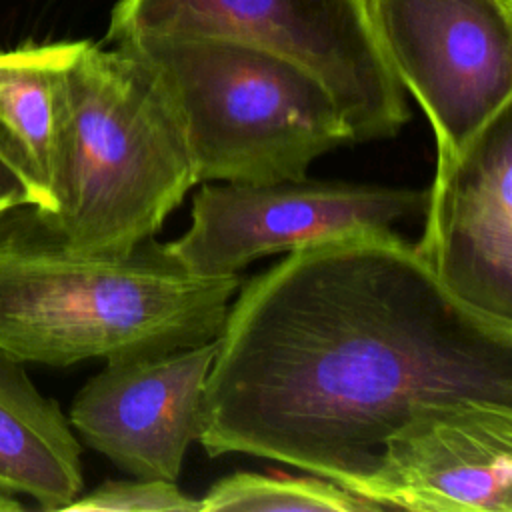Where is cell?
Wrapping results in <instances>:
<instances>
[{
	"instance_id": "7a4b0ae2",
	"label": "cell",
	"mask_w": 512,
	"mask_h": 512,
	"mask_svg": "<svg viewBox=\"0 0 512 512\" xmlns=\"http://www.w3.org/2000/svg\"><path fill=\"white\" fill-rule=\"evenodd\" d=\"M242 280L184 270L154 238L124 258L66 250L34 204L0 212V352L48 366L216 338Z\"/></svg>"
},
{
	"instance_id": "5bb4252c",
	"label": "cell",
	"mask_w": 512,
	"mask_h": 512,
	"mask_svg": "<svg viewBox=\"0 0 512 512\" xmlns=\"http://www.w3.org/2000/svg\"><path fill=\"white\" fill-rule=\"evenodd\" d=\"M66 510L74 512H200V500L182 492L176 482L158 478L108 480L80 492Z\"/></svg>"
},
{
	"instance_id": "277c9868",
	"label": "cell",
	"mask_w": 512,
	"mask_h": 512,
	"mask_svg": "<svg viewBox=\"0 0 512 512\" xmlns=\"http://www.w3.org/2000/svg\"><path fill=\"white\" fill-rule=\"evenodd\" d=\"M144 58L180 118L196 184L302 180L354 144L326 86L296 62L230 38L142 36Z\"/></svg>"
},
{
	"instance_id": "2e32d148",
	"label": "cell",
	"mask_w": 512,
	"mask_h": 512,
	"mask_svg": "<svg viewBox=\"0 0 512 512\" xmlns=\"http://www.w3.org/2000/svg\"><path fill=\"white\" fill-rule=\"evenodd\" d=\"M22 510V502L16 500V496L0 494V512H16Z\"/></svg>"
},
{
	"instance_id": "9c48e42d",
	"label": "cell",
	"mask_w": 512,
	"mask_h": 512,
	"mask_svg": "<svg viewBox=\"0 0 512 512\" xmlns=\"http://www.w3.org/2000/svg\"><path fill=\"white\" fill-rule=\"evenodd\" d=\"M216 338L162 354L106 360L76 394L68 420L80 438L134 478L176 482L204 418Z\"/></svg>"
},
{
	"instance_id": "3957f363",
	"label": "cell",
	"mask_w": 512,
	"mask_h": 512,
	"mask_svg": "<svg viewBox=\"0 0 512 512\" xmlns=\"http://www.w3.org/2000/svg\"><path fill=\"white\" fill-rule=\"evenodd\" d=\"M196 184L176 108L136 52L78 40L62 72L56 208L42 214L80 256L124 258Z\"/></svg>"
},
{
	"instance_id": "7c38bea8",
	"label": "cell",
	"mask_w": 512,
	"mask_h": 512,
	"mask_svg": "<svg viewBox=\"0 0 512 512\" xmlns=\"http://www.w3.org/2000/svg\"><path fill=\"white\" fill-rule=\"evenodd\" d=\"M76 44L0 50V162L42 214L56 208L60 88Z\"/></svg>"
},
{
	"instance_id": "8fae6325",
	"label": "cell",
	"mask_w": 512,
	"mask_h": 512,
	"mask_svg": "<svg viewBox=\"0 0 512 512\" xmlns=\"http://www.w3.org/2000/svg\"><path fill=\"white\" fill-rule=\"evenodd\" d=\"M82 488V448L68 416L34 386L24 362L0 352V494L66 510Z\"/></svg>"
},
{
	"instance_id": "6da1fadb",
	"label": "cell",
	"mask_w": 512,
	"mask_h": 512,
	"mask_svg": "<svg viewBox=\"0 0 512 512\" xmlns=\"http://www.w3.org/2000/svg\"><path fill=\"white\" fill-rule=\"evenodd\" d=\"M240 284L206 378L198 442L356 494L422 406L512 404V322L456 298L394 230L286 252Z\"/></svg>"
},
{
	"instance_id": "ba28073f",
	"label": "cell",
	"mask_w": 512,
	"mask_h": 512,
	"mask_svg": "<svg viewBox=\"0 0 512 512\" xmlns=\"http://www.w3.org/2000/svg\"><path fill=\"white\" fill-rule=\"evenodd\" d=\"M356 494L380 510L512 512V404L422 406L388 436Z\"/></svg>"
},
{
	"instance_id": "e0dca14e",
	"label": "cell",
	"mask_w": 512,
	"mask_h": 512,
	"mask_svg": "<svg viewBox=\"0 0 512 512\" xmlns=\"http://www.w3.org/2000/svg\"><path fill=\"white\" fill-rule=\"evenodd\" d=\"M506 2H510V4H512V0H506Z\"/></svg>"
},
{
	"instance_id": "9a60e30c",
	"label": "cell",
	"mask_w": 512,
	"mask_h": 512,
	"mask_svg": "<svg viewBox=\"0 0 512 512\" xmlns=\"http://www.w3.org/2000/svg\"><path fill=\"white\" fill-rule=\"evenodd\" d=\"M28 200V194H26V188L20 184V180L0 162V212L10 208V206H16V204H24Z\"/></svg>"
},
{
	"instance_id": "5b68a950",
	"label": "cell",
	"mask_w": 512,
	"mask_h": 512,
	"mask_svg": "<svg viewBox=\"0 0 512 512\" xmlns=\"http://www.w3.org/2000/svg\"><path fill=\"white\" fill-rule=\"evenodd\" d=\"M214 36L276 52L332 94L352 142L398 134L410 118L364 0H118L106 40Z\"/></svg>"
},
{
	"instance_id": "ac0fdd59",
	"label": "cell",
	"mask_w": 512,
	"mask_h": 512,
	"mask_svg": "<svg viewBox=\"0 0 512 512\" xmlns=\"http://www.w3.org/2000/svg\"><path fill=\"white\" fill-rule=\"evenodd\" d=\"M364 2H366V4H368V2H370V0H364Z\"/></svg>"
},
{
	"instance_id": "52a82bcc",
	"label": "cell",
	"mask_w": 512,
	"mask_h": 512,
	"mask_svg": "<svg viewBox=\"0 0 512 512\" xmlns=\"http://www.w3.org/2000/svg\"><path fill=\"white\" fill-rule=\"evenodd\" d=\"M428 190L342 180L202 182L188 230L164 244L190 274L234 276L250 262L424 214Z\"/></svg>"
},
{
	"instance_id": "4fadbf2b",
	"label": "cell",
	"mask_w": 512,
	"mask_h": 512,
	"mask_svg": "<svg viewBox=\"0 0 512 512\" xmlns=\"http://www.w3.org/2000/svg\"><path fill=\"white\" fill-rule=\"evenodd\" d=\"M374 512V502L320 476L234 472L200 498V512Z\"/></svg>"
},
{
	"instance_id": "8992f818",
	"label": "cell",
	"mask_w": 512,
	"mask_h": 512,
	"mask_svg": "<svg viewBox=\"0 0 512 512\" xmlns=\"http://www.w3.org/2000/svg\"><path fill=\"white\" fill-rule=\"evenodd\" d=\"M368 12L396 78L432 126L438 180L512 104V4L370 0Z\"/></svg>"
},
{
	"instance_id": "30bf717a",
	"label": "cell",
	"mask_w": 512,
	"mask_h": 512,
	"mask_svg": "<svg viewBox=\"0 0 512 512\" xmlns=\"http://www.w3.org/2000/svg\"><path fill=\"white\" fill-rule=\"evenodd\" d=\"M414 248L456 298L512 322V104L432 180Z\"/></svg>"
}]
</instances>
